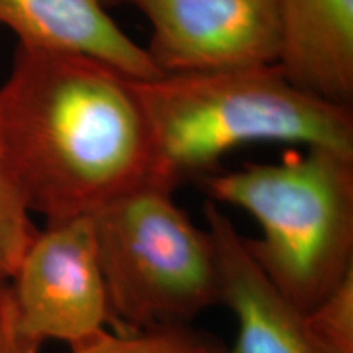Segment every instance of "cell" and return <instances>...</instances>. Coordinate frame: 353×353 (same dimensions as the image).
Returning a JSON list of instances; mask_svg holds the SVG:
<instances>
[{
	"mask_svg": "<svg viewBox=\"0 0 353 353\" xmlns=\"http://www.w3.org/2000/svg\"><path fill=\"white\" fill-rule=\"evenodd\" d=\"M0 134V281H8L38 229Z\"/></svg>",
	"mask_w": 353,
	"mask_h": 353,
	"instance_id": "8fae6325",
	"label": "cell"
},
{
	"mask_svg": "<svg viewBox=\"0 0 353 353\" xmlns=\"http://www.w3.org/2000/svg\"><path fill=\"white\" fill-rule=\"evenodd\" d=\"M172 195L144 183L90 214L118 330L192 324L223 303L208 229L198 228Z\"/></svg>",
	"mask_w": 353,
	"mask_h": 353,
	"instance_id": "277c9868",
	"label": "cell"
},
{
	"mask_svg": "<svg viewBox=\"0 0 353 353\" xmlns=\"http://www.w3.org/2000/svg\"><path fill=\"white\" fill-rule=\"evenodd\" d=\"M304 322L322 353H353V272L304 314Z\"/></svg>",
	"mask_w": 353,
	"mask_h": 353,
	"instance_id": "7c38bea8",
	"label": "cell"
},
{
	"mask_svg": "<svg viewBox=\"0 0 353 353\" xmlns=\"http://www.w3.org/2000/svg\"><path fill=\"white\" fill-rule=\"evenodd\" d=\"M112 0H0V26L19 46L99 61L136 81L161 76L107 12Z\"/></svg>",
	"mask_w": 353,
	"mask_h": 353,
	"instance_id": "ba28073f",
	"label": "cell"
},
{
	"mask_svg": "<svg viewBox=\"0 0 353 353\" xmlns=\"http://www.w3.org/2000/svg\"><path fill=\"white\" fill-rule=\"evenodd\" d=\"M134 88L151 136L148 183L172 193L250 143L353 156V110L301 90L276 64L161 74Z\"/></svg>",
	"mask_w": 353,
	"mask_h": 353,
	"instance_id": "7a4b0ae2",
	"label": "cell"
},
{
	"mask_svg": "<svg viewBox=\"0 0 353 353\" xmlns=\"http://www.w3.org/2000/svg\"><path fill=\"white\" fill-rule=\"evenodd\" d=\"M70 353H229V347L192 324H162L110 330Z\"/></svg>",
	"mask_w": 353,
	"mask_h": 353,
	"instance_id": "30bf717a",
	"label": "cell"
},
{
	"mask_svg": "<svg viewBox=\"0 0 353 353\" xmlns=\"http://www.w3.org/2000/svg\"><path fill=\"white\" fill-rule=\"evenodd\" d=\"M0 134L46 223L85 218L148 183L151 136L134 79L90 57L17 46Z\"/></svg>",
	"mask_w": 353,
	"mask_h": 353,
	"instance_id": "6da1fadb",
	"label": "cell"
},
{
	"mask_svg": "<svg viewBox=\"0 0 353 353\" xmlns=\"http://www.w3.org/2000/svg\"><path fill=\"white\" fill-rule=\"evenodd\" d=\"M151 25L144 46L161 74L276 64L278 0H128Z\"/></svg>",
	"mask_w": 353,
	"mask_h": 353,
	"instance_id": "8992f818",
	"label": "cell"
},
{
	"mask_svg": "<svg viewBox=\"0 0 353 353\" xmlns=\"http://www.w3.org/2000/svg\"><path fill=\"white\" fill-rule=\"evenodd\" d=\"M218 255L223 306L236 317L237 332L229 353H322L291 304L247 250L232 221L208 201L203 208Z\"/></svg>",
	"mask_w": 353,
	"mask_h": 353,
	"instance_id": "52a82bcc",
	"label": "cell"
},
{
	"mask_svg": "<svg viewBox=\"0 0 353 353\" xmlns=\"http://www.w3.org/2000/svg\"><path fill=\"white\" fill-rule=\"evenodd\" d=\"M213 203L241 208L260 237H244L262 272L306 312L353 272V156L307 148L275 164L205 176Z\"/></svg>",
	"mask_w": 353,
	"mask_h": 353,
	"instance_id": "3957f363",
	"label": "cell"
},
{
	"mask_svg": "<svg viewBox=\"0 0 353 353\" xmlns=\"http://www.w3.org/2000/svg\"><path fill=\"white\" fill-rule=\"evenodd\" d=\"M17 325L34 350H70L118 330L97 257L90 216L46 223L7 281Z\"/></svg>",
	"mask_w": 353,
	"mask_h": 353,
	"instance_id": "5b68a950",
	"label": "cell"
},
{
	"mask_svg": "<svg viewBox=\"0 0 353 353\" xmlns=\"http://www.w3.org/2000/svg\"><path fill=\"white\" fill-rule=\"evenodd\" d=\"M276 65L304 92L353 103V0H278Z\"/></svg>",
	"mask_w": 353,
	"mask_h": 353,
	"instance_id": "9c48e42d",
	"label": "cell"
},
{
	"mask_svg": "<svg viewBox=\"0 0 353 353\" xmlns=\"http://www.w3.org/2000/svg\"><path fill=\"white\" fill-rule=\"evenodd\" d=\"M0 353H39L19 332L7 281H0Z\"/></svg>",
	"mask_w": 353,
	"mask_h": 353,
	"instance_id": "4fadbf2b",
	"label": "cell"
}]
</instances>
